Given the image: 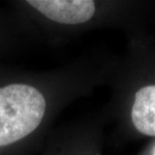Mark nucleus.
I'll list each match as a JSON object with an SVG mask.
<instances>
[{
	"mask_svg": "<svg viewBox=\"0 0 155 155\" xmlns=\"http://www.w3.org/2000/svg\"><path fill=\"white\" fill-rule=\"evenodd\" d=\"M45 99L36 88L12 84L0 88V147L35 131L45 113Z\"/></svg>",
	"mask_w": 155,
	"mask_h": 155,
	"instance_id": "nucleus-1",
	"label": "nucleus"
},
{
	"mask_svg": "<svg viewBox=\"0 0 155 155\" xmlns=\"http://www.w3.org/2000/svg\"><path fill=\"white\" fill-rule=\"evenodd\" d=\"M27 3L48 17L63 24H80L94 16L96 5L89 0H29Z\"/></svg>",
	"mask_w": 155,
	"mask_h": 155,
	"instance_id": "nucleus-2",
	"label": "nucleus"
},
{
	"mask_svg": "<svg viewBox=\"0 0 155 155\" xmlns=\"http://www.w3.org/2000/svg\"><path fill=\"white\" fill-rule=\"evenodd\" d=\"M131 119L140 133L155 136V85L145 86L137 91L131 110Z\"/></svg>",
	"mask_w": 155,
	"mask_h": 155,
	"instance_id": "nucleus-3",
	"label": "nucleus"
}]
</instances>
